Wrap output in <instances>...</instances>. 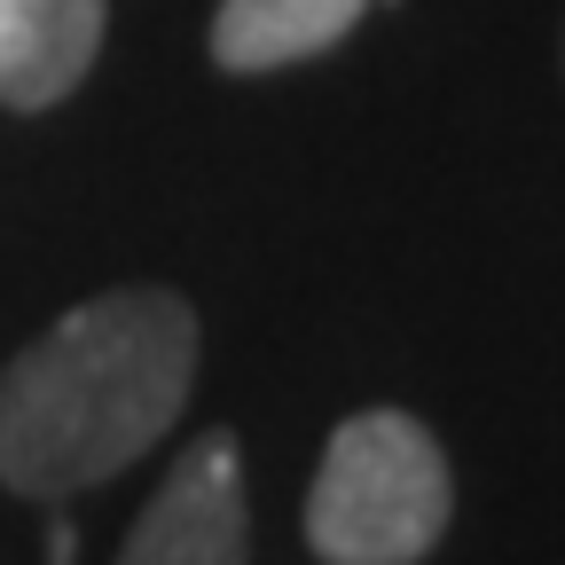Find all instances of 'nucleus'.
<instances>
[{
  "mask_svg": "<svg viewBox=\"0 0 565 565\" xmlns=\"http://www.w3.org/2000/svg\"><path fill=\"white\" fill-rule=\"evenodd\" d=\"M71 550H79V534H71V519L47 526V565H71Z\"/></svg>",
  "mask_w": 565,
  "mask_h": 565,
  "instance_id": "423d86ee",
  "label": "nucleus"
},
{
  "mask_svg": "<svg viewBox=\"0 0 565 565\" xmlns=\"http://www.w3.org/2000/svg\"><path fill=\"white\" fill-rule=\"evenodd\" d=\"M448 519V456L408 408H362L330 433L307 487V550L322 565H424Z\"/></svg>",
  "mask_w": 565,
  "mask_h": 565,
  "instance_id": "f03ea898",
  "label": "nucleus"
},
{
  "mask_svg": "<svg viewBox=\"0 0 565 565\" xmlns=\"http://www.w3.org/2000/svg\"><path fill=\"white\" fill-rule=\"evenodd\" d=\"M118 565H252V503L236 433H204L173 456Z\"/></svg>",
  "mask_w": 565,
  "mask_h": 565,
  "instance_id": "7ed1b4c3",
  "label": "nucleus"
},
{
  "mask_svg": "<svg viewBox=\"0 0 565 565\" xmlns=\"http://www.w3.org/2000/svg\"><path fill=\"white\" fill-rule=\"evenodd\" d=\"M370 0H221L212 17V63L221 71H282L338 47L362 24Z\"/></svg>",
  "mask_w": 565,
  "mask_h": 565,
  "instance_id": "39448f33",
  "label": "nucleus"
},
{
  "mask_svg": "<svg viewBox=\"0 0 565 565\" xmlns=\"http://www.w3.org/2000/svg\"><path fill=\"white\" fill-rule=\"evenodd\" d=\"M196 385V307L134 282L55 315L0 370V487L71 503L141 463Z\"/></svg>",
  "mask_w": 565,
  "mask_h": 565,
  "instance_id": "f257e3e1",
  "label": "nucleus"
},
{
  "mask_svg": "<svg viewBox=\"0 0 565 565\" xmlns=\"http://www.w3.org/2000/svg\"><path fill=\"white\" fill-rule=\"evenodd\" d=\"M110 0H0V110H55L95 71Z\"/></svg>",
  "mask_w": 565,
  "mask_h": 565,
  "instance_id": "20e7f679",
  "label": "nucleus"
}]
</instances>
